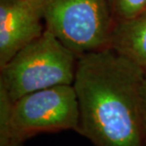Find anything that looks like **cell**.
I'll use <instances>...</instances> for the list:
<instances>
[{"instance_id":"cell-1","label":"cell","mask_w":146,"mask_h":146,"mask_svg":"<svg viewBox=\"0 0 146 146\" xmlns=\"http://www.w3.org/2000/svg\"><path fill=\"white\" fill-rule=\"evenodd\" d=\"M145 73L112 48L81 55L73 83L79 133L95 146H146L141 115Z\"/></svg>"},{"instance_id":"cell-2","label":"cell","mask_w":146,"mask_h":146,"mask_svg":"<svg viewBox=\"0 0 146 146\" xmlns=\"http://www.w3.org/2000/svg\"><path fill=\"white\" fill-rule=\"evenodd\" d=\"M79 56L48 30L0 68V88L11 103L37 90L73 84Z\"/></svg>"},{"instance_id":"cell-3","label":"cell","mask_w":146,"mask_h":146,"mask_svg":"<svg viewBox=\"0 0 146 146\" xmlns=\"http://www.w3.org/2000/svg\"><path fill=\"white\" fill-rule=\"evenodd\" d=\"M0 125L20 141L44 132L80 128V110L73 84L37 90L11 103L0 88Z\"/></svg>"},{"instance_id":"cell-4","label":"cell","mask_w":146,"mask_h":146,"mask_svg":"<svg viewBox=\"0 0 146 146\" xmlns=\"http://www.w3.org/2000/svg\"><path fill=\"white\" fill-rule=\"evenodd\" d=\"M46 29L79 57L109 48L116 20L108 0H43Z\"/></svg>"},{"instance_id":"cell-5","label":"cell","mask_w":146,"mask_h":146,"mask_svg":"<svg viewBox=\"0 0 146 146\" xmlns=\"http://www.w3.org/2000/svg\"><path fill=\"white\" fill-rule=\"evenodd\" d=\"M45 30L43 0H0V68Z\"/></svg>"},{"instance_id":"cell-6","label":"cell","mask_w":146,"mask_h":146,"mask_svg":"<svg viewBox=\"0 0 146 146\" xmlns=\"http://www.w3.org/2000/svg\"><path fill=\"white\" fill-rule=\"evenodd\" d=\"M109 48L146 71V10L129 19L116 22Z\"/></svg>"},{"instance_id":"cell-7","label":"cell","mask_w":146,"mask_h":146,"mask_svg":"<svg viewBox=\"0 0 146 146\" xmlns=\"http://www.w3.org/2000/svg\"><path fill=\"white\" fill-rule=\"evenodd\" d=\"M116 22L129 19L146 10V0H108Z\"/></svg>"},{"instance_id":"cell-8","label":"cell","mask_w":146,"mask_h":146,"mask_svg":"<svg viewBox=\"0 0 146 146\" xmlns=\"http://www.w3.org/2000/svg\"><path fill=\"white\" fill-rule=\"evenodd\" d=\"M21 144L22 141L13 138L5 127L0 126V146H21Z\"/></svg>"},{"instance_id":"cell-9","label":"cell","mask_w":146,"mask_h":146,"mask_svg":"<svg viewBox=\"0 0 146 146\" xmlns=\"http://www.w3.org/2000/svg\"><path fill=\"white\" fill-rule=\"evenodd\" d=\"M141 115H142V121H143L144 131L146 134V73L143 80L141 89Z\"/></svg>"}]
</instances>
